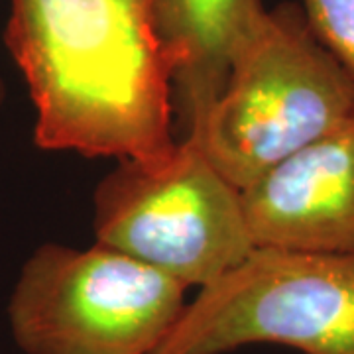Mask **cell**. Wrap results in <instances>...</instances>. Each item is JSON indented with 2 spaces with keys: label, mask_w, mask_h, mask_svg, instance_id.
Returning a JSON list of instances; mask_svg holds the SVG:
<instances>
[{
  "label": "cell",
  "mask_w": 354,
  "mask_h": 354,
  "mask_svg": "<svg viewBox=\"0 0 354 354\" xmlns=\"http://www.w3.org/2000/svg\"><path fill=\"white\" fill-rule=\"evenodd\" d=\"M4 46L41 150L152 162L176 146L174 67L152 0H10Z\"/></svg>",
  "instance_id": "cell-1"
},
{
  "label": "cell",
  "mask_w": 354,
  "mask_h": 354,
  "mask_svg": "<svg viewBox=\"0 0 354 354\" xmlns=\"http://www.w3.org/2000/svg\"><path fill=\"white\" fill-rule=\"evenodd\" d=\"M354 116V77L311 32L299 4L266 8L227 83L185 134L244 191L274 165Z\"/></svg>",
  "instance_id": "cell-2"
},
{
  "label": "cell",
  "mask_w": 354,
  "mask_h": 354,
  "mask_svg": "<svg viewBox=\"0 0 354 354\" xmlns=\"http://www.w3.org/2000/svg\"><path fill=\"white\" fill-rule=\"evenodd\" d=\"M95 242L152 266L187 290L213 283L254 248L242 191L195 134L152 162H118L95 189Z\"/></svg>",
  "instance_id": "cell-3"
},
{
  "label": "cell",
  "mask_w": 354,
  "mask_h": 354,
  "mask_svg": "<svg viewBox=\"0 0 354 354\" xmlns=\"http://www.w3.org/2000/svg\"><path fill=\"white\" fill-rule=\"evenodd\" d=\"M185 295L177 279L109 246L48 242L20 268L6 317L24 354H153Z\"/></svg>",
  "instance_id": "cell-4"
},
{
  "label": "cell",
  "mask_w": 354,
  "mask_h": 354,
  "mask_svg": "<svg viewBox=\"0 0 354 354\" xmlns=\"http://www.w3.org/2000/svg\"><path fill=\"white\" fill-rule=\"evenodd\" d=\"M252 344L354 354V254L254 246L187 301L153 354H228Z\"/></svg>",
  "instance_id": "cell-5"
},
{
  "label": "cell",
  "mask_w": 354,
  "mask_h": 354,
  "mask_svg": "<svg viewBox=\"0 0 354 354\" xmlns=\"http://www.w3.org/2000/svg\"><path fill=\"white\" fill-rule=\"evenodd\" d=\"M254 246L354 254V116L242 191Z\"/></svg>",
  "instance_id": "cell-6"
},
{
  "label": "cell",
  "mask_w": 354,
  "mask_h": 354,
  "mask_svg": "<svg viewBox=\"0 0 354 354\" xmlns=\"http://www.w3.org/2000/svg\"><path fill=\"white\" fill-rule=\"evenodd\" d=\"M174 67L176 111L185 130L216 101L244 38L266 12L262 0H152Z\"/></svg>",
  "instance_id": "cell-7"
},
{
  "label": "cell",
  "mask_w": 354,
  "mask_h": 354,
  "mask_svg": "<svg viewBox=\"0 0 354 354\" xmlns=\"http://www.w3.org/2000/svg\"><path fill=\"white\" fill-rule=\"evenodd\" d=\"M315 38L354 77V0H299Z\"/></svg>",
  "instance_id": "cell-8"
},
{
  "label": "cell",
  "mask_w": 354,
  "mask_h": 354,
  "mask_svg": "<svg viewBox=\"0 0 354 354\" xmlns=\"http://www.w3.org/2000/svg\"><path fill=\"white\" fill-rule=\"evenodd\" d=\"M4 101H6V87H4V81L0 79V109H2Z\"/></svg>",
  "instance_id": "cell-9"
}]
</instances>
